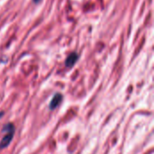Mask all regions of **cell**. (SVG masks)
I'll return each mask as SVG.
<instances>
[{"mask_svg": "<svg viewBox=\"0 0 154 154\" xmlns=\"http://www.w3.org/2000/svg\"><path fill=\"white\" fill-rule=\"evenodd\" d=\"M2 131L3 132L6 131V133H7V134L5 136H4L0 142V149H5L10 144V143L13 140V137L14 134V127L13 124H7V125H5V128Z\"/></svg>", "mask_w": 154, "mask_h": 154, "instance_id": "1", "label": "cell"}, {"mask_svg": "<svg viewBox=\"0 0 154 154\" xmlns=\"http://www.w3.org/2000/svg\"><path fill=\"white\" fill-rule=\"evenodd\" d=\"M79 60V55L77 52H71L66 59L65 60V65L68 68H72L75 63L77 62V60Z\"/></svg>", "mask_w": 154, "mask_h": 154, "instance_id": "3", "label": "cell"}, {"mask_svg": "<svg viewBox=\"0 0 154 154\" xmlns=\"http://www.w3.org/2000/svg\"><path fill=\"white\" fill-rule=\"evenodd\" d=\"M62 101V95L60 94V93H57L53 96V97L51 98V102H50V105H49V108L51 110H54L56 109L61 103Z\"/></svg>", "mask_w": 154, "mask_h": 154, "instance_id": "2", "label": "cell"}, {"mask_svg": "<svg viewBox=\"0 0 154 154\" xmlns=\"http://www.w3.org/2000/svg\"><path fill=\"white\" fill-rule=\"evenodd\" d=\"M32 1H33L34 3H36V4H37V3H39V2H40L41 0H32Z\"/></svg>", "mask_w": 154, "mask_h": 154, "instance_id": "4", "label": "cell"}]
</instances>
